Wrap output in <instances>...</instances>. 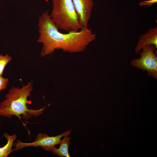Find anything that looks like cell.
Returning <instances> with one entry per match:
<instances>
[{
    "label": "cell",
    "instance_id": "6da1fadb",
    "mask_svg": "<svg viewBox=\"0 0 157 157\" xmlns=\"http://www.w3.org/2000/svg\"><path fill=\"white\" fill-rule=\"evenodd\" d=\"M38 27L39 35L37 42L42 44V57L52 53L56 49L69 53L83 51L96 38V34L88 28L67 33L60 32L47 11L39 17Z\"/></svg>",
    "mask_w": 157,
    "mask_h": 157
},
{
    "label": "cell",
    "instance_id": "7a4b0ae2",
    "mask_svg": "<svg viewBox=\"0 0 157 157\" xmlns=\"http://www.w3.org/2000/svg\"><path fill=\"white\" fill-rule=\"evenodd\" d=\"M33 84L30 83L21 88L13 87L5 96L6 99L0 103V116L10 118L13 115L17 117L24 124L21 118L26 120L32 116L37 117L42 113L46 106L35 110L28 108L31 103L28 100L33 90Z\"/></svg>",
    "mask_w": 157,
    "mask_h": 157
},
{
    "label": "cell",
    "instance_id": "3957f363",
    "mask_svg": "<svg viewBox=\"0 0 157 157\" xmlns=\"http://www.w3.org/2000/svg\"><path fill=\"white\" fill-rule=\"evenodd\" d=\"M50 18L59 29L68 32L79 31L82 28L72 0H53Z\"/></svg>",
    "mask_w": 157,
    "mask_h": 157
},
{
    "label": "cell",
    "instance_id": "277c9868",
    "mask_svg": "<svg viewBox=\"0 0 157 157\" xmlns=\"http://www.w3.org/2000/svg\"><path fill=\"white\" fill-rule=\"evenodd\" d=\"M156 47L153 44H149L142 47V51L139 59H133L130 62L133 66L143 71L154 78H157V53L154 51Z\"/></svg>",
    "mask_w": 157,
    "mask_h": 157
},
{
    "label": "cell",
    "instance_id": "5b68a950",
    "mask_svg": "<svg viewBox=\"0 0 157 157\" xmlns=\"http://www.w3.org/2000/svg\"><path fill=\"white\" fill-rule=\"evenodd\" d=\"M72 129L67 131L56 136H49L45 133H39L36 136L34 141L31 142H24L17 140L15 143V148L14 149L16 151L21 149L24 147L29 146L34 147H42L46 151H51L52 148L59 144L61 138L69 135Z\"/></svg>",
    "mask_w": 157,
    "mask_h": 157
},
{
    "label": "cell",
    "instance_id": "8992f818",
    "mask_svg": "<svg viewBox=\"0 0 157 157\" xmlns=\"http://www.w3.org/2000/svg\"><path fill=\"white\" fill-rule=\"evenodd\" d=\"M82 28H87L93 6V0H72Z\"/></svg>",
    "mask_w": 157,
    "mask_h": 157
},
{
    "label": "cell",
    "instance_id": "52a82bcc",
    "mask_svg": "<svg viewBox=\"0 0 157 157\" xmlns=\"http://www.w3.org/2000/svg\"><path fill=\"white\" fill-rule=\"evenodd\" d=\"M154 44L157 48V27L151 28L147 32L142 35L135 48L136 53L138 54L140 51L144 46L149 44Z\"/></svg>",
    "mask_w": 157,
    "mask_h": 157
},
{
    "label": "cell",
    "instance_id": "ba28073f",
    "mask_svg": "<svg viewBox=\"0 0 157 157\" xmlns=\"http://www.w3.org/2000/svg\"><path fill=\"white\" fill-rule=\"evenodd\" d=\"M67 136H65L64 138L61 140L59 148H57L55 146L51 148V151L53 154L61 157H70L68 152V147L70 143V138Z\"/></svg>",
    "mask_w": 157,
    "mask_h": 157
},
{
    "label": "cell",
    "instance_id": "9c48e42d",
    "mask_svg": "<svg viewBox=\"0 0 157 157\" xmlns=\"http://www.w3.org/2000/svg\"><path fill=\"white\" fill-rule=\"evenodd\" d=\"M3 136L6 139L7 142L4 146L0 147V157H7L14 151L12 148L17 135L16 134L10 135L7 132H5Z\"/></svg>",
    "mask_w": 157,
    "mask_h": 157
},
{
    "label": "cell",
    "instance_id": "30bf717a",
    "mask_svg": "<svg viewBox=\"0 0 157 157\" xmlns=\"http://www.w3.org/2000/svg\"><path fill=\"white\" fill-rule=\"evenodd\" d=\"M12 59V57L7 54L4 56L0 55V76H2L6 64Z\"/></svg>",
    "mask_w": 157,
    "mask_h": 157
},
{
    "label": "cell",
    "instance_id": "8fae6325",
    "mask_svg": "<svg viewBox=\"0 0 157 157\" xmlns=\"http://www.w3.org/2000/svg\"><path fill=\"white\" fill-rule=\"evenodd\" d=\"M8 81V78L0 76V92L1 90L6 88Z\"/></svg>",
    "mask_w": 157,
    "mask_h": 157
},
{
    "label": "cell",
    "instance_id": "7c38bea8",
    "mask_svg": "<svg viewBox=\"0 0 157 157\" xmlns=\"http://www.w3.org/2000/svg\"><path fill=\"white\" fill-rule=\"evenodd\" d=\"M157 0H144L139 3V5L140 6H150L153 4L157 3Z\"/></svg>",
    "mask_w": 157,
    "mask_h": 157
}]
</instances>
